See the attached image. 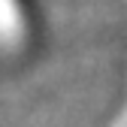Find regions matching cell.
I'll return each instance as SVG.
<instances>
[{
    "label": "cell",
    "instance_id": "1",
    "mask_svg": "<svg viewBox=\"0 0 127 127\" xmlns=\"http://www.w3.org/2000/svg\"><path fill=\"white\" fill-rule=\"evenodd\" d=\"M33 42V15L27 0H0V55H24Z\"/></svg>",
    "mask_w": 127,
    "mask_h": 127
}]
</instances>
